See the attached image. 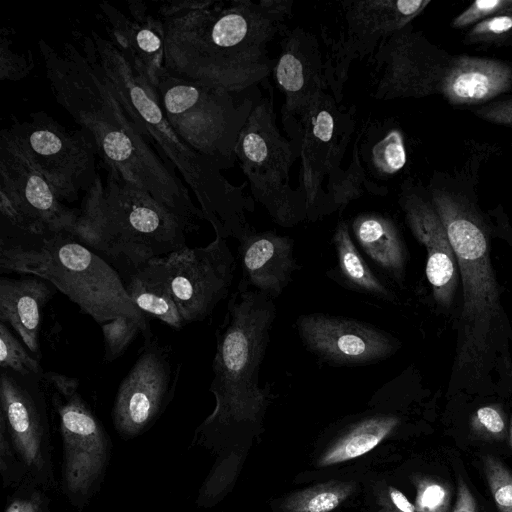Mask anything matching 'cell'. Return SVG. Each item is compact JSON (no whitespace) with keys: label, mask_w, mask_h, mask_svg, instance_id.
Wrapping results in <instances>:
<instances>
[{"label":"cell","mask_w":512,"mask_h":512,"mask_svg":"<svg viewBox=\"0 0 512 512\" xmlns=\"http://www.w3.org/2000/svg\"><path fill=\"white\" fill-rule=\"evenodd\" d=\"M292 0H184L162 4L164 68L174 76L241 94L266 86L268 44L287 28Z\"/></svg>","instance_id":"6da1fadb"},{"label":"cell","mask_w":512,"mask_h":512,"mask_svg":"<svg viewBox=\"0 0 512 512\" xmlns=\"http://www.w3.org/2000/svg\"><path fill=\"white\" fill-rule=\"evenodd\" d=\"M46 77L57 103L93 140L108 171L150 194L188 231L204 216L187 186L156 152L96 64L74 45L62 52L39 41Z\"/></svg>","instance_id":"7a4b0ae2"},{"label":"cell","mask_w":512,"mask_h":512,"mask_svg":"<svg viewBox=\"0 0 512 512\" xmlns=\"http://www.w3.org/2000/svg\"><path fill=\"white\" fill-rule=\"evenodd\" d=\"M437 211L456 255L461 292L450 394H483L512 388V323L491 258L490 236L464 204L434 192Z\"/></svg>","instance_id":"3957f363"},{"label":"cell","mask_w":512,"mask_h":512,"mask_svg":"<svg viewBox=\"0 0 512 512\" xmlns=\"http://www.w3.org/2000/svg\"><path fill=\"white\" fill-rule=\"evenodd\" d=\"M82 50L156 152L184 179L216 236L241 241L254 232L246 217L254 210L253 198L245 193L248 182L231 184L214 160L196 152L177 134L152 82L108 38L92 31L84 38Z\"/></svg>","instance_id":"277c9868"},{"label":"cell","mask_w":512,"mask_h":512,"mask_svg":"<svg viewBox=\"0 0 512 512\" xmlns=\"http://www.w3.org/2000/svg\"><path fill=\"white\" fill-rule=\"evenodd\" d=\"M0 271L47 280L100 325L127 316L143 326L145 339L153 336L119 273L70 232L32 233L1 221Z\"/></svg>","instance_id":"5b68a950"},{"label":"cell","mask_w":512,"mask_h":512,"mask_svg":"<svg viewBox=\"0 0 512 512\" xmlns=\"http://www.w3.org/2000/svg\"><path fill=\"white\" fill-rule=\"evenodd\" d=\"M108 171V170H107ZM185 224L150 194L108 171L85 192L74 234L130 273L186 248Z\"/></svg>","instance_id":"8992f818"},{"label":"cell","mask_w":512,"mask_h":512,"mask_svg":"<svg viewBox=\"0 0 512 512\" xmlns=\"http://www.w3.org/2000/svg\"><path fill=\"white\" fill-rule=\"evenodd\" d=\"M273 300L241 283L231 295L216 330L210 385L216 407L205 426L257 420L269 403L272 388L259 385V372L276 318Z\"/></svg>","instance_id":"52a82bcc"},{"label":"cell","mask_w":512,"mask_h":512,"mask_svg":"<svg viewBox=\"0 0 512 512\" xmlns=\"http://www.w3.org/2000/svg\"><path fill=\"white\" fill-rule=\"evenodd\" d=\"M160 106L177 134L222 170L234 167L235 147L259 87L233 94L185 80L163 68L153 84Z\"/></svg>","instance_id":"ba28073f"},{"label":"cell","mask_w":512,"mask_h":512,"mask_svg":"<svg viewBox=\"0 0 512 512\" xmlns=\"http://www.w3.org/2000/svg\"><path fill=\"white\" fill-rule=\"evenodd\" d=\"M256 101L240 131L235 156L249 183L251 197L273 221L285 228L306 220L305 203L290 185V170L300 145L281 134L276 124L273 87Z\"/></svg>","instance_id":"9c48e42d"},{"label":"cell","mask_w":512,"mask_h":512,"mask_svg":"<svg viewBox=\"0 0 512 512\" xmlns=\"http://www.w3.org/2000/svg\"><path fill=\"white\" fill-rule=\"evenodd\" d=\"M429 1L344 0L334 4L329 24H320L324 74L337 103L343 99L352 63L371 57L380 44L411 23Z\"/></svg>","instance_id":"30bf717a"},{"label":"cell","mask_w":512,"mask_h":512,"mask_svg":"<svg viewBox=\"0 0 512 512\" xmlns=\"http://www.w3.org/2000/svg\"><path fill=\"white\" fill-rule=\"evenodd\" d=\"M355 106L337 103L324 93L300 122V171L296 190L305 203L306 220L332 213L329 194L356 130Z\"/></svg>","instance_id":"8fae6325"},{"label":"cell","mask_w":512,"mask_h":512,"mask_svg":"<svg viewBox=\"0 0 512 512\" xmlns=\"http://www.w3.org/2000/svg\"><path fill=\"white\" fill-rule=\"evenodd\" d=\"M65 202H74L98 177L97 149L83 129L70 131L44 111L6 129ZM98 155V154H97Z\"/></svg>","instance_id":"7c38bea8"},{"label":"cell","mask_w":512,"mask_h":512,"mask_svg":"<svg viewBox=\"0 0 512 512\" xmlns=\"http://www.w3.org/2000/svg\"><path fill=\"white\" fill-rule=\"evenodd\" d=\"M42 379L59 416L65 490L72 497L84 498L107 464L106 432L82 398L78 379L53 371H45Z\"/></svg>","instance_id":"4fadbf2b"},{"label":"cell","mask_w":512,"mask_h":512,"mask_svg":"<svg viewBox=\"0 0 512 512\" xmlns=\"http://www.w3.org/2000/svg\"><path fill=\"white\" fill-rule=\"evenodd\" d=\"M1 221L32 233L70 232L79 211L65 204L6 129L0 136Z\"/></svg>","instance_id":"5bb4252c"},{"label":"cell","mask_w":512,"mask_h":512,"mask_svg":"<svg viewBox=\"0 0 512 512\" xmlns=\"http://www.w3.org/2000/svg\"><path fill=\"white\" fill-rule=\"evenodd\" d=\"M187 324L203 321L227 297L236 261L226 239L150 260Z\"/></svg>","instance_id":"9a60e30c"},{"label":"cell","mask_w":512,"mask_h":512,"mask_svg":"<svg viewBox=\"0 0 512 512\" xmlns=\"http://www.w3.org/2000/svg\"><path fill=\"white\" fill-rule=\"evenodd\" d=\"M179 370L168 347L145 339L136 362L121 382L112 410L116 430L133 437L147 429L172 398Z\"/></svg>","instance_id":"2e32d148"},{"label":"cell","mask_w":512,"mask_h":512,"mask_svg":"<svg viewBox=\"0 0 512 512\" xmlns=\"http://www.w3.org/2000/svg\"><path fill=\"white\" fill-rule=\"evenodd\" d=\"M273 76L284 95L281 122L286 136L300 144V122L309 108L329 92L324 55L317 37L301 26L281 33Z\"/></svg>","instance_id":"e0dca14e"},{"label":"cell","mask_w":512,"mask_h":512,"mask_svg":"<svg viewBox=\"0 0 512 512\" xmlns=\"http://www.w3.org/2000/svg\"><path fill=\"white\" fill-rule=\"evenodd\" d=\"M296 328L307 349L330 365L372 364L391 357L400 348V342L390 333L337 315L302 314Z\"/></svg>","instance_id":"ac0fdd59"},{"label":"cell","mask_w":512,"mask_h":512,"mask_svg":"<svg viewBox=\"0 0 512 512\" xmlns=\"http://www.w3.org/2000/svg\"><path fill=\"white\" fill-rule=\"evenodd\" d=\"M42 375L0 372V421L24 464L38 473L47 465L49 432Z\"/></svg>","instance_id":"d6986e66"},{"label":"cell","mask_w":512,"mask_h":512,"mask_svg":"<svg viewBox=\"0 0 512 512\" xmlns=\"http://www.w3.org/2000/svg\"><path fill=\"white\" fill-rule=\"evenodd\" d=\"M399 203L415 239L427 252L425 273L437 307L452 312L460 288L456 255L447 231L432 202L410 188H404Z\"/></svg>","instance_id":"ffe728a7"},{"label":"cell","mask_w":512,"mask_h":512,"mask_svg":"<svg viewBox=\"0 0 512 512\" xmlns=\"http://www.w3.org/2000/svg\"><path fill=\"white\" fill-rule=\"evenodd\" d=\"M108 39L154 84L164 68V29L161 20L148 13L142 2L129 3V15L104 2Z\"/></svg>","instance_id":"44dd1931"},{"label":"cell","mask_w":512,"mask_h":512,"mask_svg":"<svg viewBox=\"0 0 512 512\" xmlns=\"http://www.w3.org/2000/svg\"><path fill=\"white\" fill-rule=\"evenodd\" d=\"M242 277L239 283L271 298L279 296L299 269L294 240L273 231L257 232L239 241Z\"/></svg>","instance_id":"7402d4cb"},{"label":"cell","mask_w":512,"mask_h":512,"mask_svg":"<svg viewBox=\"0 0 512 512\" xmlns=\"http://www.w3.org/2000/svg\"><path fill=\"white\" fill-rule=\"evenodd\" d=\"M20 275L0 278V322L12 328L39 359L42 311L57 289L45 279Z\"/></svg>","instance_id":"603a6c76"},{"label":"cell","mask_w":512,"mask_h":512,"mask_svg":"<svg viewBox=\"0 0 512 512\" xmlns=\"http://www.w3.org/2000/svg\"><path fill=\"white\" fill-rule=\"evenodd\" d=\"M351 230L363 252L402 286L408 252L394 220L381 213L363 212L354 217Z\"/></svg>","instance_id":"cb8c5ba5"},{"label":"cell","mask_w":512,"mask_h":512,"mask_svg":"<svg viewBox=\"0 0 512 512\" xmlns=\"http://www.w3.org/2000/svg\"><path fill=\"white\" fill-rule=\"evenodd\" d=\"M511 71L496 61L461 59L442 82L445 95L457 103H476L505 90Z\"/></svg>","instance_id":"d4e9b609"},{"label":"cell","mask_w":512,"mask_h":512,"mask_svg":"<svg viewBox=\"0 0 512 512\" xmlns=\"http://www.w3.org/2000/svg\"><path fill=\"white\" fill-rule=\"evenodd\" d=\"M401 423L399 415L393 412H377L365 415L353 423L318 460L325 467L366 454L380 444Z\"/></svg>","instance_id":"484cf974"},{"label":"cell","mask_w":512,"mask_h":512,"mask_svg":"<svg viewBox=\"0 0 512 512\" xmlns=\"http://www.w3.org/2000/svg\"><path fill=\"white\" fill-rule=\"evenodd\" d=\"M358 137L359 155L368 178L384 180L405 167L407 151L398 127H386L383 122L367 128Z\"/></svg>","instance_id":"4316f807"},{"label":"cell","mask_w":512,"mask_h":512,"mask_svg":"<svg viewBox=\"0 0 512 512\" xmlns=\"http://www.w3.org/2000/svg\"><path fill=\"white\" fill-rule=\"evenodd\" d=\"M124 283L130 299L146 315L175 329L187 325L165 282L150 260L129 273L128 280Z\"/></svg>","instance_id":"83f0119b"},{"label":"cell","mask_w":512,"mask_h":512,"mask_svg":"<svg viewBox=\"0 0 512 512\" xmlns=\"http://www.w3.org/2000/svg\"><path fill=\"white\" fill-rule=\"evenodd\" d=\"M332 242L336 251L338 270L349 287L388 302L397 300L393 291L373 273L358 251L349 226L344 220L338 221Z\"/></svg>","instance_id":"f1b7e54d"},{"label":"cell","mask_w":512,"mask_h":512,"mask_svg":"<svg viewBox=\"0 0 512 512\" xmlns=\"http://www.w3.org/2000/svg\"><path fill=\"white\" fill-rule=\"evenodd\" d=\"M385 196L388 189L370 180L365 172L359 155V137L353 143L351 162L334 181L329 203L332 213L344 209L350 202L357 200L364 193Z\"/></svg>","instance_id":"f546056e"},{"label":"cell","mask_w":512,"mask_h":512,"mask_svg":"<svg viewBox=\"0 0 512 512\" xmlns=\"http://www.w3.org/2000/svg\"><path fill=\"white\" fill-rule=\"evenodd\" d=\"M350 483L329 481L290 495L283 503L284 512H330L351 494Z\"/></svg>","instance_id":"4dcf8cb0"},{"label":"cell","mask_w":512,"mask_h":512,"mask_svg":"<svg viewBox=\"0 0 512 512\" xmlns=\"http://www.w3.org/2000/svg\"><path fill=\"white\" fill-rule=\"evenodd\" d=\"M0 367L21 374L42 375L39 359L32 357L5 323L0 322Z\"/></svg>","instance_id":"1f68e13d"},{"label":"cell","mask_w":512,"mask_h":512,"mask_svg":"<svg viewBox=\"0 0 512 512\" xmlns=\"http://www.w3.org/2000/svg\"><path fill=\"white\" fill-rule=\"evenodd\" d=\"M104 339V358L112 362L119 358L142 333L146 337L143 326L133 318L119 316L101 325Z\"/></svg>","instance_id":"d6a6232c"},{"label":"cell","mask_w":512,"mask_h":512,"mask_svg":"<svg viewBox=\"0 0 512 512\" xmlns=\"http://www.w3.org/2000/svg\"><path fill=\"white\" fill-rule=\"evenodd\" d=\"M484 473L500 512H512V472L492 455L483 458Z\"/></svg>","instance_id":"836d02e7"},{"label":"cell","mask_w":512,"mask_h":512,"mask_svg":"<svg viewBox=\"0 0 512 512\" xmlns=\"http://www.w3.org/2000/svg\"><path fill=\"white\" fill-rule=\"evenodd\" d=\"M472 432L484 439L501 440L507 432L503 409L498 404L478 407L470 418Z\"/></svg>","instance_id":"e575fe53"},{"label":"cell","mask_w":512,"mask_h":512,"mask_svg":"<svg viewBox=\"0 0 512 512\" xmlns=\"http://www.w3.org/2000/svg\"><path fill=\"white\" fill-rule=\"evenodd\" d=\"M416 512H447L450 504L449 487L432 478H422L416 484Z\"/></svg>","instance_id":"d590c367"},{"label":"cell","mask_w":512,"mask_h":512,"mask_svg":"<svg viewBox=\"0 0 512 512\" xmlns=\"http://www.w3.org/2000/svg\"><path fill=\"white\" fill-rule=\"evenodd\" d=\"M1 79L19 80L25 77L33 67V61L22 53L11 49L10 39L1 32Z\"/></svg>","instance_id":"8d00e7d4"},{"label":"cell","mask_w":512,"mask_h":512,"mask_svg":"<svg viewBox=\"0 0 512 512\" xmlns=\"http://www.w3.org/2000/svg\"><path fill=\"white\" fill-rule=\"evenodd\" d=\"M508 4L507 1L500 0H478L475 1L469 9L462 13L454 22L456 26L467 25L476 19L483 17L493 11L498 10L501 6Z\"/></svg>","instance_id":"74e56055"},{"label":"cell","mask_w":512,"mask_h":512,"mask_svg":"<svg viewBox=\"0 0 512 512\" xmlns=\"http://www.w3.org/2000/svg\"><path fill=\"white\" fill-rule=\"evenodd\" d=\"M451 512H477V505L473 494L461 478L458 480L457 498Z\"/></svg>","instance_id":"f35d334b"},{"label":"cell","mask_w":512,"mask_h":512,"mask_svg":"<svg viewBox=\"0 0 512 512\" xmlns=\"http://www.w3.org/2000/svg\"><path fill=\"white\" fill-rule=\"evenodd\" d=\"M388 506L389 512H416L414 504L397 488H388Z\"/></svg>","instance_id":"ab89813d"},{"label":"cell","mask_w":512,"mask_h":512,"mask_svg":"<svg viewBox=\"0 0 512 512\" xmlns=\"http://www.w3.org/2000/svg\"><path fill=\"white\" fill-rule=\"evenodd\" d=\"M512 28V17L498 16L484 21L476 26L474 32L477 33H503Z\"/></svg>","instance_id":"60d3db41"},{"label":"cell","mask_w":512,"mask_h":512,"mask_svg":"<svg viewBox=\"0 0 512 512\" xmlns=\"http://www.w3.org/2000/svg\"><path fill=\"white\" fill-rule=\"evenodd\" d=\"M5 512H42V509L38 499L30 496L15 499Z\"/></svg>","instance_id":"b9f144b4"},{"label":"cell","mask_w":512,"mask_h":512,"mask_svg":"<svg viewBox=\"0 0 512 512\" xmlns=\"http://www.w3.org/2000/svg\"><path fill=\"white\" fill-rule=\"evenodd\" d=\"M509 445L512 449V416H511L510 427H509Z\"/></svg>","instance_id":"7bdbcfd3"}]
</instances>
